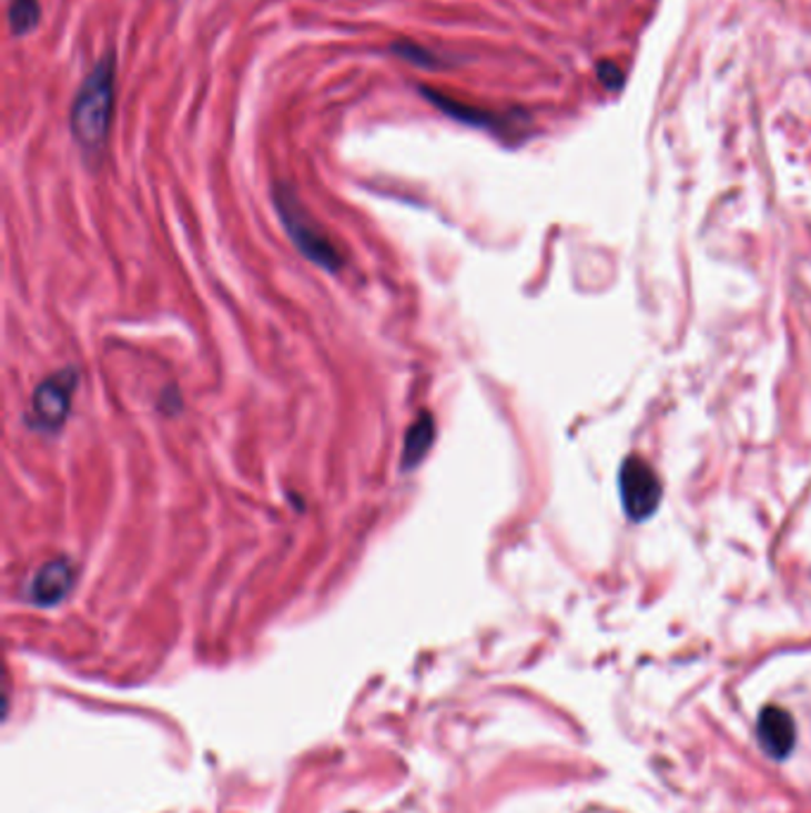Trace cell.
Listing matches in <instances>:
<instances>
[{"label":"cell","instance_id":"cell-1","mask_svg":"<svg viewBox=\"0 0 811 813\" xmlns=\"http://www.w3.org/2000/svg\"><path fill=\"white\" fill-rule=\"evenodd\" d=\"M114 79H118V55L108 51L81 81L74 95L70 112L72 139L89 160L101 157L108 145L114 112Z\"/></svg>","mask_w":811,"mask_h":813},{"label":"cell","instance_id":"cell-2","mask_svg":"<svg viewBox=\"0 0 811 813\" xmlns=\"http://www.w3.org/2000/svg\"><path fill=\"white\" fill-rule=\"evenodd\" d=\"M272 197L281 224H284L288 238L293 241L297 251H301V255L326 272H338L343 267L338 247L328 241L324 228L312 220V214L305 210V205L297 201L295 191L288 184H276Z\"/></svg>","mask_w":811,"mask_h":813},{"label":"cell","instance_id":"cell-3","mask_svg":"<svg viewBox=\"0 0 811 813\" xmlns=\"http://www.w3.org/2000/svg\"><path fill=\"white\" fill-rule=\"evenodd\" d=\"M79 388V372L74 367L45 376L31 395L27 424L41 434L55 436L72 414V400Z\"/></svg>","mask_w":811,"mask_h":813},{"label":"cell","instance_id":"cell-4","mask_svg":"<svg viewBox=\"0 0 811 813\" xmlns=\"http://www.w3.org/2000/svg\"><path fill=\"white\" fill-rule=\"evenodd\" d=\"M624 511L633 521H648L661 502V484L642 457H628L619 471Z\"/></svg>","mask_w":811,"mask_h":813},{"label":"cell","instance_id":"cell-5","mask_svg":"<svg viewBox=\"0 0 811 813\" xmlns=\"http://www.w3.org/2000/svg\"><path fill=\"white\" fill-rule=\"evenodd\" d=\"M77 583V567L70 559H51L41 563L37 573L29 578L27 600L37 607H58L70 597Z\"/></svg>","mask_w":811,"mask_h":813},{"label":"cell","instance_id":"cell-6","mask_svg":"<svg viewBox=\"0 0 811 813\" xmlns=\"http://www.w3.org/2000/svg\"><path fill=\"white\" fill-rule=\"evenodd\" d=\"M757 740L771 759L783 761L792 754L794 742H798V728L790 713L783 707L769 704L761 709L757 719Z\"/></svg>","mask_w":811,"mask_h":813},{"label":"cell","instance_id":"cell-7","mask_svg":"<svg viewBox=\"0 0 811 813\" xmlns=\"http://www.w3.org/2000/svg\"><path fill=\"white\" fill-rule=\"evenodd\" d=\"M422 95L426 98L428 103H434L440 112L448 114L453 120H459L462 124H472V126H481V129H495V131H507L509 129V118H500V114H493L488 110H478V108H469L465 103L455 101V98H448L443 93H436L426 87H419Z\"/></svg>","mask_w":811,"mask_h":813},{"label":"cell","instance_id":"cell-8","mask_svg":"<svg viewBox=\"0 0 811 813\" xmlns=\"http://www.w3.org/2000/svg\"><path fill=\"white\" fill-rule=\"evenodd\" d=\"M436 443V421L428 411H422L419 417L409 424L407 434H405V445H403V457H401V469L403 471H412L417 469L419 464L424 461V457L432 453V447Z\"/></svg>","mask_w":811,"mask_h":813},{"label":"cell","instance_id":"cell-9","mask_svg":"<svg viewBox=\"0 0 811 813\" xmlns=\"http://www.w3.org/2000/svg\"><path fill=\"white\" fill-rule=\"evenodd\" d=\"M41 22V3L39 0H10L8 24L12 37H29Z\"/></svg>","mask_w":811,"mask_h":813},{"label":"cell","instance_id":"cell-10","mask_svg":"<svg viewBox=\"0 0 811 813\" xmlns=\"http://www.w3.org/2000/svg\"><path fill=\"white\" fill-rule=\"evenodd\" d=\"M391 53H393L395 58H401V60H407V62H412V64H417V68H422V70H438V68H445V62H443L436 53L426 51L424 45H419V43H415V41H397V43H393V45H391Z\"/></svg>","mask_w":811,"mask_h":813},{"label":"cell","instance_id":"cell-11","mask_svg":"<svg viewBox=\"0 0 811 813\" xmlns=\"http://www.w3.org/2000/svg\"><path fill=\"white\" fill-rule=\"evenodd\" d=\"M598 79L605 84L607 91H619L624 87V72L617 62L605 60L598 64Z\"/></svg>","mask_w":811,"mask_h":813}]
</instances>
